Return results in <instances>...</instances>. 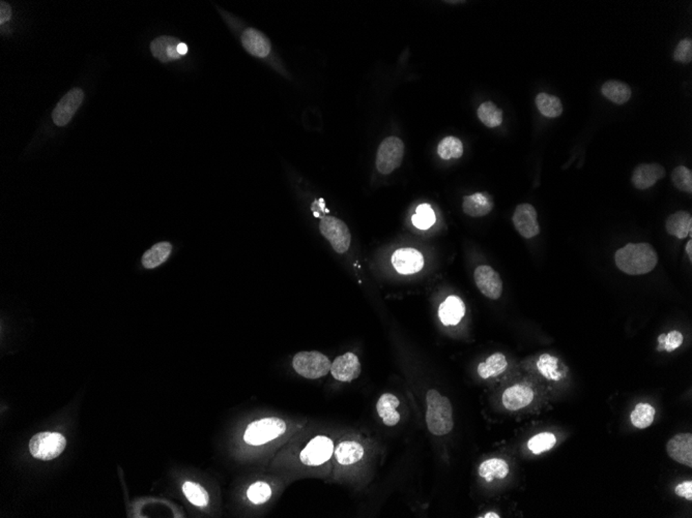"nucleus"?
Segmentation results:
<instances>
[{
  "mask_svg": "<svg viewBox=\"0 0 692 518\" xmlns=\"http://www.w3.org/2000/svg\"><path fill=\"white\" fill-rule=\"evenodd\" d=\"M674 60L681 64H689L692 60V41L691 39H682L677 45L674 52Z\"/></svg>",
  "mask_w": 692,
  "mask_h": 518,
  "instance_id": "58836bf2",
  "label": "nucleus"
},
{
  "mask_svg": "<svg viewBox=\"0 0 692 518\" xmlns=\"http://www.w3.org/2000/svg\"><path fill=\"white\" fill-rule=\"evenodd\" d=\"M478 117L481 123L490 129L499 127L503 123V112L492 102H485L478 108Z\"/></svg>",
  "mask_w": 692,
  "mask_h": 518,
  "instance_id": "c756f323",
  "label": "nucleus"
},
{
  "mask_svg": "<svg viewBox=\"0 0 692 518\" xmlns=\"http://www.w3.org/2000/svg\"><path fill=\"white\" fill-rule=\"evenodd\" d=\"M683 343L682 333L679 331H671L668 334H660L658 337L657 351L673 352L681 347Z\"/></svg>",
  "mask_w": 692,
  "mask_h": 518,
  "instance_id": "4c0bfd02",
  "label": "nucleus"
},
{
  "mask_svg": "<svg viewBox=\"0 0 692 518\" xmlns=\"http://www.w3.org/2000/svg\"><path fill=\"white\" fill-rule=\"evenodd\" d=\"M655 409L649 404L639 402L630 415L631 423L639 429H648L653 423Z\"/></svg>",
  "mask_w": 692,
  "mask_h": 518,
  "instance_id": "c85d7f7f",
  "label": "nucleus"
},
{
  "mask_svg": "<svg viewBox=\"0 0 692 518\" xmlns=\"http://www.w3.org/2000/svg\"><path fill=\"white\" fill-rule=\"evenodd\" d=\"M557 362H559L557 358L553 357L549 354H543L537 362V368L540 371L541 375L546 377L547 379L560 381L562 379V373L557 370Z\"/></svg>",
  "mask_w": 692,
  "mask_h": 518,
  "instance_id": "473e14b6",
  "label": "nucleus"
},
{
  "mask_svg": "<svg viewBox=\"0 0 692 518\" xmlns=\"http://www.w3.org/2000/svg\"><path fill=\"white\" fill-rule=\"evenodd\" d=\"M438 154L444 161L459 159L463 154V144L458 138L446 137L440 142L438 146Z\"/></svg>",
  "mask_w": 692,
  "mask_h": 518,
  "instance_id": "7c9ffc66",
  "label": "nucleus"
},
{
  "mask_svg": "<svg viewBox=\"0 0 692 518\" xmlns=\"http://www.w3.org/2000/svg\"><path fill=\"white\" fill-rule=\"evenodd\" d=\"M465 314V302L460 297L451 295L442 302L438 310V316L442 324L456 325L462 320Z\"/></svg>",
  "mask_w": 692,
  "mask_h": 518,
  "instance_id": "aec40b11",
  "label": "nucleus"
},
{
  "mask_svg": "<svg viewBox=\"0 0 692 518\" xmlns=\"http://www.w3.org/2000/svg\"><path fill=\"white\" fill-rule=\"evenodd\" d=\"M666 452L673 461L692 467V435L678 434L666 444Z\"/></svg>",
  "mask_w": 692,
  "mask_h": 518,
  "instance_id": "4468645a",
  "label": "nucleus"
},
{
  "mask_svg": "<svg viewBox=\"0 0 692 518\" xmlns=\"http://www.w3.org/2000/svg\"><path fill=\"white\" fill-rule=\"evenodd\" d=\"M426 423L429 431L438 437L448 435L454 427L450 400L438 390L431 389L426 394Z\"/></svg>",
  "mask_w": 692,
  "mask_h": 518,
  "instance_id": "f03ea898",
  "label": "nucleus"
},
{
  "mask_svg": "<svg viewBox=\"0 0 692 518\" xmlns=\"http://www.w3.org/2000/svg\"><path fill=\"white\" fill-rule=\"evenodd\" d=\"M677 496L681 497V498L686 499V500H692V482L691 481H684L682 483L679 484L677 486L676 490H675Z\"/></svg>",
  "mask_w": 692,
  "mask_h": 518,
  "instance_id": "ea45409f",
  "label": "nucleus"
},
{
  "mask_svg": "<svg viewBox=\"0 0 692 518\" xmlns=\"http://www.w3.org/2000/svg\"><path fill=\"white\" fill-rule=\"evenodd\" d=\"M536 105L541 114L548 118H555L563 113V105L560 98L548 93H539Z\"/></svg>",
  "mask_w": 692,
  "mask_h": 518,
  "instance_id": "cd10ccee",
  "label": "nucleus"
},
{
  "mask_svg": "<svg viewBox=\"0 0 692 518\" xmlns=\"http://www.w3.org/2000/svg\"><path fill=\"white\" fill-rule=\"evenodd\" d=\"M601 91L607 100H612L616 105L625 104L631 98L630 87L623 82L614 81V80L605 82Z\"/></svg>",
  "mask_w": 692,
  "mask_h": 518,
  "instance_id": "bb28decb",
  "label": "nucleus"
},
{
  "mask_svg": "<svg viewBox=\"0 0 692 518\" xmlns=\"http://www.w3.org/2000/svg\"><path fill=\"white\" fill-rule=\"evenodd\" d=\"M320 230L335 251L345 253L348 251L352 242V234L345 222L334 217H322Z\"/></svg>",
  "mask_w": 692,
  "mask_h": 518,
  "instance_id": "0eeeda50",
  "label": "nucleus"
},
{
  "mask_svg": "<svg viewBox=\"0 0 692 518\" xmlns=\"http://www.w3.org/2000/svg\"><path fill=\"white\" fill-rule=\"evenodd\" d=\"M485 517V518H487V517H496V518H499L500 517H499V515H496V513L490 512V513H486V515H484V517Z\"/></svg>",
  "mask_w": 692,
  "mask_h": 518,
  "instance_id": "a18cd8bd",
  "label": "nucleus"
},
{
  "mask_svg": "<svg viewBox=\"0 0 692 518\" xmlns=\"http://www.w3.org/2000/svg\"><path fill=\"white\" fill-rule=\"evenodd\" d=\"M494 209L492 197L485 193H475L463 198L462 211L472 217H481L490 215Z\"/></svg>",
  "mask_w": 692,
  "mask_h": 518,
  "instance_id": "a211bd4d",
  "label": "nucleus"
},
{
  "mask_svg": "<svg viewBox=\"0 0 692 518\" xmlns=\"http://www.w3.org/2000/svg\"><path fill=\"white\" fill-rule=\"evenodd\" d=\"M286 431V423L277 417H268L250 423L245 431L247 444L260 446L281 437Z\"/></svg>",
  "mask_w": 692,
  "mask_h": 518,
  "instance_id": "7ed1b4c3",
  "label": "nucleus"
},
{
  "mask_svg": "<svg viewBox=\"0 0 692 518\" xmlns=\"http://www.w3.org/2000/svg\"><path fill=\"white\" fill-rule=\"evenodd\" d=\"M534 400V391L528 386L517 384L505 390L502 400L505 409L519 411L528 407Z\"/></svg>",
  "mask_w": 692,
  "mask_h": 518,
  "instance_id": "dca6fc26",
  "label": "nucleus"
},
{
  "mask_svg": "<svg viewBox=\"0 0 692 518\" xmlns=\"http://www.w3.org/2000/svg\"><path fill=\"white\" fill-rule=\"evenodd\" d=\"M173 247L168 241H161L144 251L140 259V266L146 270L156 269L168 261L173 255Z\"/></svg>",
  "mask_w": 692,
  "mask_h": 518,
  "instance_id": "f3484780",
  "label": "nucleus"
},
{
  "mask_svg": "<svg viewBox=\"0 0 692 518\" xmlns=\"http://www.w3.org/2000/svg\"><path fill=\"white\" fill-rule=\"evenodd\" d=\"M312 211H314V215H315V217H320V213H318V211H320V213H329L328 209L325 208V201L322 200V199L316 201V202L314 203L313 205H312Z\"/></svg>",
  "mask_w": 692,
  "mask_h": 518,
  "instance_id": "79ce46f5",
  "label": "nucleus"
},
{
  "mask_svg": "<svg viewBox=\"0 0 692 518\" xmlns=\"http://www.w3.org/2000/svg\"><path fill=\"white\" fill-rule=\"evenodd\" d=\"M480 477L487 482L494 479H504L509 474V465L502 458H490L483 461L478 470Z\"/></svg>",
  "mask_w": 692,
  "mask_h": 518,
  "instance_id": "b1692460",
  "label": "nucleus"
},
{
  "mask_svg": "<svg viewBox=\"0 0 692 518\" xmlns=\"http://www.w3.org/2000/svg\"><path fill=\"white\" fill-rule=\"evenodd\" d=\"M362 368L356 354L348 353L339 356L331 364V373L334 379L340 382H352L358 379Z\"/></svg>",
  "mask_w": 692,
  "mask_h": 518,
  "instance_id": "ddd939ff",
  "label": "nucleus"
},
{
  "mask_svg": "<svg viewBox=\"0 0 692 518\" xmlns=\"http://www.w3.org/2000/svg\"><path fill=\"white\" fill-rule=\"evenodd\" d=\"M247 496L253 504L261 505L270 500L272 490L266 482H255L249 488Z\"/></svg>",
  "mask_w": 692,
  "mask_h": 518,
  "instance_id": "e433bc0d",
  "label": "nucleus"
},
{
  "mask_svg": "<svg viewBox=\"0 0 692 518\" xmlns=\"http://www.w3.org/2000/svg\"><path fill=\"white\" fill-rule=\"evenodd\" d=\"M685 251H686L687 256H689V260H692V241L689 240L687 242L686 247H685Z\"/></svg>",
  "mask_w": 692,
  "mask_h": 518,
  "instance_id": "c03bdc74",
  "label": "nucleus"
},
{
  "mask_svg": "<svg viewBox=\"0 0 692 518\" xmlns=\"http://www.w3.org/2000/svg\"><path fill=\"white\" fill-rule=\"evenodd\" d=\"M334 452L332 440L318 436L308 443L302 450L300 458L306 465H320L327 463Z\"/></svg>",
  "mask_w": 692,
  "mask_h": 518,
  "instance_id": "6e6552de",
  "label": "nucleus"
},
{
  "mask_svg": "<svg viewBox=\"0 0 692 518\" xmlns=\"http://www.w3.org/2000/svg\"><path fill=\"white\" fill-rule=\"evenodd\" d=\"M178 51L180 56L186 55L188 53V46L184 43L178 44Z\"/></svg>",
  "mask_w": 692,
  "mask_h": 518,
  "instance_id": "37998d69",
  "label": "nucleus"
},
{
  "mask_svg": "<svg viewBox=\"0 0 692 518\" xmlns=\"http://www.w3.org/2000/svg\"><path fill=\"white\" fill-rule=\"evenodd\" d=\"M330 359L318 351L300 352L293 357L295 370L306 379H320L331 370Z\"/></svg>",
  "mask_w": 692,
  "mask_h": 518,
  "instance_id": "20e7f679",
  "label": "nucleus"
},
{
  "mask_svg": "<svg viewBox=\"0 0 692 518\" xmlns=\"http://www.w3.org/2000/svg\"><path fill=\"white\" fill-rule=\"evenodd\" d=\"M512 221L517 232L524 238L530 239L540 233L536 209L528 203L520 204L517 207Z\"/></svg>",
  "mask_w": 692,
  "mask_h": 518,
  "instance_id": "9b49d317",
  "label": "nucleus"
},
{
  "mask_svg": "<svg viewBox=\"0 0 692 518\" xmlns=\"http://www.w3.org/2000/svg\"><path fill=\"white\" fill-rule=\"evenodd\" d=\"M555 444H557V438L553 434L541 433L528 440V447L530 452L539 455L551 450L555 446Z\"/></svg>",
  "mask_w": 692,
  "mask_h": 518,
  "instance_id": "72a5a7b5",
  "label": "nucleus"
},
{
  "mask_svg": "<svg viewBox=\"0 0 692 518\" xmlns=\"http://www.w3.org/2000/svg\"><path fill=\"white\" fill-rule=\"evenodd\" d=\"M508 362L504 354L494 353L478 366V373L482 379L498 377L506 370Z\"/></svg>",
  "mask_w": 692,
  "mask_h": 518,
  "instance_id": "a878e982",
  "label": "nucleus"
},
{
  "mask_svg": "<svg viewBox=\"0 0 692 518\" xmlns=\"http://www.w3.org/2000/svg\"><path fill=\"white\" fill-rule=\"evenodd\" d=\"M392 265L400 274H414L424 267V258L415 249H399L392 256Z\"/></svg>",
  "mask_w": 692,
  "mask_h": 518,
  "instance_id": "f8f14e48",
  "label": "nucleus"
},
{
  "mask_svg": "<svg viewBox=\"0 0 692 518\" xmlns=\"http://www.w3.org/2000/svg\"><path fill=\"white\" fill-rule=\"evenodd\" d=\"M413 224L421 230H427L435 222V215L429 204H421L417 208L416 215H413Z\"/></svg>",
  "mask_w": 692,
  "mask_h": 518,
  "instance_id": "f704fd0d",
  "label": "nucleus"
},
{
  "mask_svg": "<svg viewBox=\"0 0 692 518\" xmlns=\"http://www.w3.org/2000/svg\"><path fill=\"white\" fill-rule=\"evenodd\" d=\"M672 180L674 186L681 192L689 193V194L692 192V172L689 168L684 167V166L677 167L673 171Z\"/></svg>",
  "mask_w": 692,
  "mask_h": 518,
  "instance_id": "c9c22d12",
  "label": "nucleus"
},
{
  "mask_svg": "<svg viewBox=\"0 0 692 518\" xmlns=\"http://www.w3.org/2000/svg\"><path fill=\"white\" fill-rule=\"evenodd\" d=\"M666 231L672 236L679 239L692 236V217L689 213L678 211L670 215L666 222Z\"/></svg>",
  "mask_w": 692,
  "mask_h": 518,
  "instance_id": "5701e85b",
  "label": "nucleus"
},
{
  "mask_svg": "<svg viewBox=\"0 0 692 518\" xmlns=\"http://www.w3.org/2000/svg\"><path fill=\"white\" fill-rule=\"evenodd\" d=\"M616 267L629 276L651 272L658 263L655 249L649 243H628L614 255Z\"/></svg>",
  "mask_w": 692,
  "mask_h": 518,
  "instance_id": "f257e3e1",
  "label": "nucleus"
},
{
  "mask_svg": "<svg viewBox=\"0 0 692 518\" xmlns=\"http://www.w3.org/2000/svg\"><path fill=\"white\" fill-rule=\"evenodd\" d=\"M476 286L484 296L492 300H498L502 296L503 282L500 274L487 265L478 266L474 272Z\"/></svg>",
  "mask_w": 692,
  "mask_h": 518,
  "instance_id": "1a4fd4ad",
  "label": "nucleus"
},
{
  "mask_svg": "<svg viewBox=\"0 0 692 518\" xmlns=\"http://www.w3.org/2000/svg\"><path fill=\"white\" fill-rule=\"evenodd\" d=\"M335 456L340 465H352L363 458L364 448L356 441L343 442L335 450Z\"/></svg>",
  "mask_w": 692,
  "mask_h": 518,
  "instance_id": "393cba45",
  "label": "nucleus"
},
{
  "mask_svg": "<svg viewBox=\"0 0 692 518\" xmlns=\"http://www.w3.org/2000/svg\"><path fill=\"white\" fill-rule=\"evenodd\" d=\"M85 92L80 88H74L60 100L52 112V119L58 127H64L70 123L79 107L83 104Z\"/></svg>",
  "mask_w": 692,
  "mask_h": 518,
  "instance_id": "9d476101",
  "label": "nucleus"
},
{
  "mask_svg": "<svg viewBox=\"0 0 692 518\" xmlns=\"http://www.w3.org/2000/svg\"><path fill=\"white\" fill-rule=\"evenodd\" d=\"M242 44L247 52L255 57H266L272 49L268 37L255 28H248L243 33Z\"/></svg>",
  "mask_w": 692,
  "mask_h": 518,
  "instance_id": "6ab92c4d",
  "label": "nucleus"
},
{
  "mask_svg": "<svg viewBox=\"0 0 692 518\" xmlns=\"http://www.w3.org/2000/svg\"><path fill=\"white\" fill-rule=\"evenodd\" d=\"M180 42L173 37H160L150 44L153 55L161 62H169L180 58L178 51Z\"/></svg>",
  "mask_w": 692,
  "mask_h": 518,
  "instance_id": "4be33fe9",
  "label": "nucleus"
},
{
  "mask_svg": "<svg viewBox=\"0 0 692 518\" xmlns=\"http://www.w3.org/2000/svg\"><path fill=\"white\" fill-rule=\"evenodd\" d=\"M404 157V143L397 137H388L381 142L377 154V169L389 175L400 167Z\"/></svg>",
  "mask_w": 692,
  "mask_h": 518,
  "instance_id": "423d86ee",
  "label": "nucleus"
},
{
  "mask_svg": "<svg viewBox=\"0 0 692 518\" xmlns=\"http://www.w3.org/2000/svg\"><path fill=\"white\" fill-rule=\"evenodd\" d=\"M666 176V169L659 163H641L635 168L632 174V184L637 190L652 188L658 180Z\"/></svg>",
  "mask_w": 692,
  "mask_h": 518,
  "instance_id": "2eb2a0df",
  "label": "nucleus"
},
{
  "mask_svg": "<svg viewBox=\"0 0 692 518\" xmlns=\"http://www.w3.org/2000/svg\"><path fill=\"white\" fill-rule=\"evenodd\" d=\"M10 16H12V8L6 2L1 1L0 3V23L3 24V23L8 22Z\"/></svg>",
  "mask_w": 692,
  "mask_h": 518,
  "instance_id": "a19ab883",
  "label": "nucleus"
},
{
  "mask_svg": "<svg viewBox=\"0 0 692 518\" xmlns=\"http://www.w3.org/2000/svg\"><path fill=\"white\" fill-rule=\"evenodd\" d=\"M67 440L58 433H40L29 442V450L35 458L51 461L64 452Z\"/></svg>",
  "mask_w": 692,
  "mask_h": 518,
  "instance_id": "39448f33",
  "label": "nucleus"
},
{
  "mask_svg": "<svg viewBox=\"0 0 692 518\" xmlns=\"http://www.w3.org/2000/svg\"><path fill=\"white\" fill-rule=\"evenodd\" d=\"M400 400L392 393H383L377 404L379 416L387 427H395L400 421V414L396 411L399 407Z\"/></svg>",
  "mask_w": 692,
  "mask_h": 518,
  "instance_id": "412c9836",
  "label": "nucleus"
},
{
  "mask_svg": "<svg viewBox=\"0 0 692 518\" xmlns=\"http://www.w3.org/2000/svg\"><path fill=\"white\" fill-rule=\"evenodd\" d=\"M182 492L191 504L198 507H205L209 504V494L207 490L194 482H186L182 486Z\"/></svg>",
  "mask_w": 692,
  "mask_h": 518,
  "instance_id": "2f4dec72",
  "label": "nucleus"
}]
</instances>
